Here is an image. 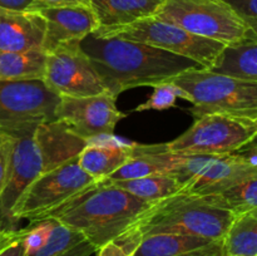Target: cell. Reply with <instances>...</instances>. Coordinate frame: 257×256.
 Returning a JSON list of instances; mask_svg holds the SVG:
<instances>
[{"mask_svg": "<svg viewBox=\"0 0 257 256\" xmlns=\"http://www.w3.org/2000/svg\"><path fill=\"white\" fill-rule=\"evenodd\" d=\"M24 235L25 227L19 230V235L17 238H14L9 245L0 250V256H25Z\"/></svg>", "mask_w": 257, "mask_h": 256, "instance_id": "f546056e", "label": "cell"}, {"mask_svg": "<svg viewBox=\"0 0 257 256\" xmlns=\"http://www.w3.org/2000/svg\"><path fill=\"white\" fill-rule=\"evenodd\" d=\"M152 17L225 45L257 39V30L222 0H162Z\"/></svg>", "mask_w": 257, "mask_h": 256, "instance_id": "8992f818", "label": "cell"}, {"mask_svg": "<svg viewBox=\"0 0 257 256\" xmlns=\"http://www.w3.org/2000/svg\"><path fill=\"white\" fill-rule=\"evenodd\" d=\"M88 142L70 133L60 122L42 124L30 136L15 138L4 187L0 193V225L17 230L12 211L25 188L47 171L77 157Z\"/></svg>", "mask_w": 257, "mask_h": 256, "instance_id": "7a4b0ae2", "label": "cell"}, {"mask_svg": "<svg viewBox=\"0 0 257 256\" xmlns=\"http://www.w3.org/2000/svg\"><path fill=\"white\" fill-rule=\"evenodd\" d=\"M97 256H133L132 253H128L127 251L123 250L119 245H117L115 242H108L104 246H102L100 248H98Z\"/></svg>", "mask_w": 257, "mask_h": 256, "instance_id": "4dcf8cb0", "label": "cell"}, {"mask_svg": "<svg viewBox=\"0 0 257 256\" xmlns=\"http://www.w3.org/2000/svg\"><path fill=\"white\" fill-rule=\"evenodd\" d=\"M95 251L97 250L93 247V245H90L87 240H84L80 243H78L77 246H74L73 248H70L69 251L63 253L62 256H90L92 253H94Z\"/></svg>", "mask_w": 257, "mask_h": 256, "instance_id": "1f68e13d", "label": "cell"}, {"mask_svg": "<svg viewBox=\"0 0 257 256\" xmlns=\"http://www.w3.org/2000/svg\"><path fill=\"white\" fill-rule=\"evenodd\" d=\"M33 0H0V8L8 10H29Z\"/></svg>", "mask_w": 257, "mask_h": 256, "instance_id": "d6a6232c", "label": "cell"}, {"mask_svg": "<svg viewBox=\"0 0 257 256\" xmlns=\"http://www.w3.org/2000/svg\"><path fill=\"white\" fill-rule=\"evenodd\" d=\"M45 20L43 50L45 53L67 43L82 42L99 28L90 7L50 8L39 10Z\"/></svg>", "mask_w": 257, "mask_h": 256, "instance_id": "5bb4252c", "label": "cell"}, {"mask_svg": "<svg viewBox=\"0 0 257 256\" xmlns=\"http://www.w3.org/2000/svg\"><path fill=\"white\" fill-rule=\"evenodd\" d=\"M80 48L92 62L105 90L114 98L132 88L171 82L180 73L201 67L188 58L118 38L90 34L80 42Z\"/></svg>", "mask_w": 257, "mask_h": 256, "instance_id": "6da1fadb", "label": "cell"}, {"mask_svg": "<svg viewBox=\"0 0 257 256\" xmlns=\"http://www.w3.org/2000/svg\"><path fill=\"white\" fill-rule=\"evenodd\" d=\"M153 93L142 104L135 108V112H147V110H166L175 107L177 98L192 102L188 93L181 89L172 82H163L153 85Z\"/></svg>", "mask_w": 257, "mask_h": 256, "instance_id": "484cf974", "label": "cell"}, {"mask_svg": "<svg viewBox=\"0 0 257 256\" xmlns=\"http://www.w3.org/2000/svg\"><path fill=\"white\" fill-rule=\"evenodd\" d=\"M188 93L190 113L198 118L222 113L257 120V82H246L216 74L202 67L180 73L171 80Z\"/></svg>", "mask_w": 257, "mask_h": 256, "instance_id": "5b68a950", "label": "cell"}, {"mask_svg": "<svg viewBox=\"0 0 257 256\" xmlns=\"http://www.w3.org/2000/svg\"><path fill=\"white\" fill-rule=\"evenodd\" d=\"M92 34L98 38H118L160 48L166 52L195 60L206 69L212 65L218 53L225 47L222 43L193 35L155 17L143 18L119 27H99Z\"/></svg>", "mask_w": 257, "mask_h": 256, "instance_id": "ba28073f", "label": "cell"}, {"mask_svg": "<svg viewBox=\"0 0 257 256\" xmlns=\"http://www.w3.org/2000/svg\"><path fill=\"white\" fill-rule=\"evenodd\" d=\"M92 0H33L29 12H39L50 8H72V7H90Z\"/></svg>", "mask_w": 257, "mask_h": 256, "instance_id": "f1b7e54d", "label": "cell"}, {"mask_svg": "<svg viewBox=\"0 0 257 256\" xmlns=\"http://www.w3.org/2000/svg\"><path fill=\"white\" fill-rule=\"evenodd\" d=\"M253 177H257V165L240 152L213 156L197 175L183 185L180 192L196 196L217 195Z\"/></svg>", "mask_w": 257, "mask_h": 256, "instance_id": "4fadbf2b", "label": "cell"}, {"mask_svg": "<svg viewBox=\"0 0 257 256\" xmlns=\"http://www.w3.org/2000/svg\"><path fill=\"white\" fill-rule=\"evenodd\" d=\"M43 82L59 97H88L107 92L80 42L67 43L47 52Z\"/></svg>", "mask_w": 257, "mask_h": 256, "instance_id": "8fae6325", "label": "cell"}, {"mask_svg": "<svg viewBox=\"0 0 257 256\" xmlns=\"http://www.w3.org/2000/svg\"><path fill=\"white\" fill-rule=\"evenodd\" d=\"M108 92L88 97H60L55 120L85 142L112 137L119 120L125 118Z\"/></svg>", "mask_w": 257, "mask_h": 256, "instance_id": "7c38bea8", "label": "cell"}, {"mask_svg": "<svg viewBox=\"0 0 257 256\" xmlns=\"http://www.w3.org/2000/svg\"><path fill=\"white\" fill-rule=\"evenodd\" d=\"M108 182L113 183L117 187L127 191L131 195L148 203H155L163 198L176 195L182 190V183L176 177L166 173L132 178V180L108 181Z\"/></svg>", "mask_w": 257, "mask_h": 256, "instance_id": "603a6c76", "label": "cell"}, {"mask_svg": "<svg viewBox=\"0 0 257 256\" xmlns=\"http://www.w3.org/2000/svg\"><path fill=\"white\" fill-rule=\"evenodd\" d=\"M176 160L177 155L168 152L165 143L148 146L133 143L132 157L105 181L132 180L161 173L172 176Z\"/></svg>", "mask_w": 257, "mask_h": 256, "instance_id": "ac0fdd59", "label": "cell"}, {"mask_svg": "<svg viewBox=\"0 0 257 256\" xmlns=\"http://www.w3.org/2000/svg\"><path fill=\"white\" fill-rule=\"evenodd\" d=\"M241 19L257 30V0H222Z\"/></svg>", "mask_w": 257, "mask_h": 256, "instance_id": "4316f807", "label": "cell"}, {"mask_svg": "<svg viewBox=\"0 0 257 256\" xmlns=\"http://www.w3.org/2000/svg\"><path fill=\"white\" fill-rule=\"evenodd\" d=\"M222 242L225 256H257V210L233 216Z\"/></svg>", "mask_w": 257, "mask_h": 256, "instance_id": "7402d4cb", "label": "cell"}, {"mask_svg": "<svg viewBox=\"0 0 257 256\" xmlns=\"http://www.w3.org/2000/svg\"><path fill=\"white\" fill-rule=\"evenodd\" d=\"M208 70L246 82H257V39L226 44Z\"/></svg>", "mask_w": 257, "mask_h": 256, "instance_id": "d6986e66", "label": "cell"}, {"mask_svg": "<svg viewBox=\"0 0 257 256\" xmlns=\"http://www.w3.org/2000/svg\"><path fill=\"white\" fill-rule=\"evenodd\" d=\"M133 256H225L222 240L157 233L141 238Z\"/></svg>", "mask_w": 257, "mask_h": 256, "instance_id": "2e32d148", "label": "cell"}, {"mask_svg": "<svg viewBox=\"0 0 257 256\" xmlns=\"http://www.w3.org/2000/svg\"><path fill=\"white\" fill-rule=\"evenodd\" d=\"M77 157L47 171L25 188L12 211L14 227L20 220L34 222L47 218L50 213L97 183L80 168Z\"/></svg>", "mask_w": 257, "mask_h": 256, "instance_id": "52a82bcc", "label": "cell"}, {"mask_svg": "<svg viewBox=\"0 0 257 256\" xmlns=\"http://www.w3.org/2000/svg\"><path fill=\"white\" fill-rule=\"evenodd\" d=\"M133 143H122L112 137L89 142L78 155L80 168L95 181H103L119 170L131 157Z\"/></svg>", "mask_w": 257, "mask_h": 256, "instance_id": "e0dca14e", "label": "cell"}, {"mask_svg": "<svg viewBox=\"0 0 257 256\" xmlns=\"http://www.w3.org/2000/svg\"><path fill=\"white\" fill-rule=\"evenodd\" d=\"M217 205L233 215L257 210V177L250 178L223 192L208 196Z\"/></svg>", "mask_w": 257, "mask_h": 256, "instance_id": "cb8c5ba5", "label": "cell"}, {"mask_svg": "<svg viewBox=\"0 0 257 256\" xmlns=\"http://www.w3.org/2000/svg\"><path fill=\"white\" fill-rule=\"evenodd\" d=\"M19 235V230H8L0 225V250L9 245Z\"/></svg>", "mask_w": 257, "mask_h": 256, "instance_id": "836d02e7", "label": "cell"}, {"mask_svg": "<svg viewBox=\"0 0 257 256\" xmlns=\"http://www.w3.org/2000/svg\"><path fill=\"white\" fill-rule=\"evenodd\" d=\"M45 20L38 12L0 8V52L43 49Z\"/></svg>", "mask_w": 257, "mask_h": 256, "instance_id": "9a60e30c", "label": "cell"}, {"mask_svg": "<svg viewBox=\"0 0 257 256\" xmlns=\"http://www.w3.org/2000/svg\"><path fill=\"white\" fill-rule=\"evenodd\" d=\"M162 0H92L90 9L100 28L119 27L152 17Z\"/></svg>", "mask_w": 257, "mask_h": 256, "instance_id": "ffe728a7", "label": "cell"}, {"mask_svg": "<svg viewBox=\"0 0 257 256\" xmlns=\"http://www.w3.org/2000/svg\"><path fill=\"white\" fill-rule=\"evenodd\" d=\"M256 135V119L212 113L196 118L186 132L165 143V147L178 155H230L248 145Z\"/></svg>", "mask_w": 257, "mask_h": 256, "instance_id": "30bf717a", "label": "cell"}, {"mask_svg": "<svg viewBox=\"0 0 257 256\" xmlns=\"http://www.w3.org/2000/svg\"><path fill=\"white\" fill-rule=\"evenodd\" d=\"M59 95L42 79L0 82V132L14 138L34 133L39 125L55 122Z\"/></svg>", "mask_w": 257, "mask_h": 256, "instance_id": "9c48e42d", "label": "cell"}, {"mask_svg": "<svg viewBox=\"0 0 257 256\" xmlns=\"http://www.w3.org/2000/svg\"><path fill=\"white\" fill-rule=\"evenodd\" d=\"M233 213L211 200L208 196L178 192L152 203L115 242L133 253L141 238L157 233L198 236L222 240Z\"/></svg>", "mask_w": 257, "mask_h": 256, "instance_id": "3957f363", "label": "cell"}, {"mask_svg": "<svg viewBox=\"0 0 257 256\" xmlns=\"http://www.w3.org/2000/svg\"><path fill=\"white\" fill-rule=\"evenodd\" d=\"M84 240L82 233L63 225L54 218V225L47 241L42 248L32 256H62Z\"/></svg>", "mask_w": 257, "mask_h": 256, "instance_id": "d4e9b609", "label": "cell"}, {"mask_svg": "<svg viewBox=\"0 0 257 256\" xmlns=\"http://www.w3.org/2000/svg\"><path fill=\"white\" fill-rule=\"evenodd\" d=\"M47 53L43 49L0 52L2 80H38L44 78Z\"/></svg>", "mask_w": 257, "mask_h": 256, "instance_id": "44dd1931", "label": "cell"}, {"mask_svg": "<svg viewBox=\"0 0 257 256\" xmlns=\"http://www.w3.org/2000/svg\"><path fill=\"white\" fill-rule=\"evenodd\" d=\"M151 205L103 180L48 217L80 232L98 250L123 235Z\"/></svg>", "mask_w": 257, "mask_h": 256, "instance_id": "277c9868", "label": "cell"}, {"mask_svg": "<svg viewBox=\"0 0 257 256\" xmlns=\"http://www.w3.org/2000/svg\"><path fill=\"white\" fill-rule=\"evenodd\" d=\"M14 142V137L0 132V193H2L5 178H7L8 165H9L10 153H12Z\"/></svg>", "mask_w": 257, "mask_h": 256, "instance_id": "83f0119b", "label": "cell"}]
</instances>
